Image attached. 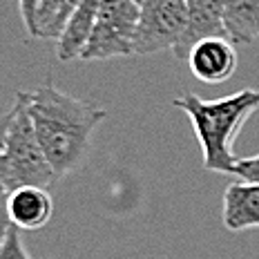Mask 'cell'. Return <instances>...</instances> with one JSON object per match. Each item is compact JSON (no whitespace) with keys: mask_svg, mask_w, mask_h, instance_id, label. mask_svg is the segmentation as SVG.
Returning <instances> with one entry per match:
<instances>
[{"mask_svg":"<svg viewBox=\"0 0 259 259\" xmlns=\"http://www.w3.org/2000/svg\"><path fill=\"white\" fill-rule=\"evenodd\" d=\"M233 175L241 181L259 183V154L257 156H246V159H237Z\"/></svg>","mask_w":259,"mask_h":259,"instance_id":"obj_15","label":"cell"},{"mask_svg":"<svg viewBox=\"0 0 259 259\" xmlns=\"http://www.w3.org/2000/svg\"><path fill=\"white\" fill-rule=\"evenodd\" d=\"M221 12L233 42L259 40V0H221Z\"/></svg>","mask_w":259,"mask_h":259,"instance_id":"obj_11","label":"cell"},{"mask_svg":"<svg viewBox=\"0 0 259 259\" xmlns=\"http://www.w3.org/2000/svg\"><path fill=\"white\" fill-rule=\"evenodd\" d=\"M188 29V0H139L137 56L175 52Z\"/></svg>","mask_w":259,"mask_h":259,"instance_id":"obj_5","label":"cell"},{"mask_svg":"<svg viewBox=\"0 0 259 259\" xmlns=\"http://www.w3.org/2000/svg\"><path fill=\"white\" fill-rule=\"evenodd\" d=\"M0 259H31L23 239H20V228H16L14 224L9 226L7 235L0 244Z\"/></svg>","mask_w":259,"mask_h":259,"instance_id":"obj_13","label":"cell"},{"mask_svg":"<svg viewBox=\"0 0 259 259\" xmlns=\"http://www.w3.org/2000/svg\"><path fill=\"white\" fill-rule=\"evenodd\" d=\"M80 0H40L36 9L34 38L40 40H61L72 16L76 14Z\"/></svg>","mask_w":259,"mask_h":259,"instance_id":"obj_12","label":"cell"},{"mask_svg":"<svg viewBox=\"0 0 259 259\" xmlns=\"http://www.w3.org/2000/svg\"><path fill=\"white\" fill-rule=\"evenodd\" d=\"M190 72L201 83H226L237 69V50L228 36H210L199 40L188 54Z\"/></svg>","mask_w":259,"mask_h":259,"instance_id":"obj_6","label":"cell"},{"mask_svg":"<svg viewBox=\"0 0 259 259\" xmlns=\"http://www.w3.org/2000/svg\"><path fill=\"white\" fill-rule=\"evenodd\" d=\"M7 123H9V110H7V114L0 118V145H3ZM9 226H12V219H9V190L5 188L3 179H0V244H3V239H5V235H7Z\"/></svg>","mask_w":259,"mask_h":259,"instance_id":"obj_14","label":"cell"},{"mask_svg":"<svg viewBox=\"0 0 259 259\" xmlns=\"http://www.w3.org/2000/svg\"><path fill=\"white\" fill-rule=\"evenodd\" d=\"M186 112L192 123L194 137L203 152V168L221 175H233L237 156L233 152L235 139L246 118L259 110V90H239L217 101H203L192 92L172 101Z\"/></svg>","mask_w":259,"mask_h":259,"instance_id":"obj_2","label":"cell"},{"mask_svg":"<svg viewBox=\"0 0 259 259\" xmlns=\"http://www.w3.org/2000/svg\"><path fill=\"white\" fill-rule=\"evenodd\" d=\"M25 101L36 137L56 177L61 179L74 172L88 156L92 134L105 121L107 112L58 90L52 80H45L34 92H25Z\"/></svg>","mask_w":259,"mask_h":259,"instance_id":"obj_1","label":"cell"},{"mask_svg":"<svg viewBox=\"0 0 259 259\" xmlns=\"http://www.w3.org/2000/svg\"><path fill=\"white\" fill-rule=\"evenodd\" d=\"M139 0H103L78 61H112L134 54Z\"/></svg>","mask_w":259,"mask_h":259,"instance_id":"obj_4","label":"cell"},{"mask_svg":"<svg viewBox=\"0 0 259 259\" xmlns=\"http://www.w3.org/2000/svg\"><path fill=\"white\" fill-rule=\"evenodd\" d=\"M103 0H80L76 14L72 16L67 29L63 31L61 40L56 42V52H58V61L67 63V61H76L80 56V50L88 42V36L94 25L96 12H99Z\"/></svg>","mask_w":259,"mask_h":259,"instance_id":"obj_10","label":"cell"},{"mask_svg":"<svg viewBox=\"0 0 259 259\" xmlns=\"http://www.w3.org/2000/svg\"><path fill=\"white\" fill-rule=\"evenodd\" d=\"M40 0H18V9H20V18L27 29V34L34 38V27H36V9H38Z\"/></svg>","mask_w":259,"mask_h":259,"instance_id":"obj_16","label":"cell"},{"mask_svg":"<svg viewBox=\"0 0 259 259\" xmlns=\"http://www.w3.org/2000/svg\"><path fill=\"white\" fill-rule=\"evenodd\" d=\"M54 214V199L47 188L27 186L9 192V219L20 230H38L50 224Z\"/></svg>","mask_w":259,"mask_h":259,"instance_id":"obj_9","label":"cell"},{"mask_svg":"<svg viewBox=\"0 0 259 259\" xmlns=\"http://www.w3.org/2000/svg\"><path fill=\"white\" fill-rule=\"evenodd\" d=\"M210 36H228L224 25L221 0H188V29L181 45L175 50V56L188 58L192 47Z\"/></svg>","mask_w":259,"mask_h":259,"instance_id":"obj_7","label":"cell"},{"mask_svg":"<svg viewBox=\"0 0 259 259\" xmlns=\"http://www.w3.org/2000/svg\"><path fill=\"white\" fill-rule=\"evenodd\" d=\"M224 226L230 233L259 228V183L235 181L224 192Z\"/></svg>","mask_w":259,"mask_h":259,"instance_id":"obj_8","label":"cell"},{"mask_svg":"<svg viewBox=\"0 0 259 259\" xmlns=\"http://www.w3.org/2000/svg\"><path fill=\"white\" fill-rule=\"evenodd\" d=\"M0 179L9 192L27 186L50 188L58 181L36 137L34 123L27 112L25 92H18L14 105L9 107V123L0 145Z\"/></svg>","mask_w":259,"mask_h":259,"instance_id":"obj_3","label":"cell"}]
</instances>
